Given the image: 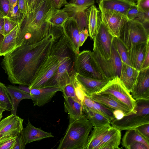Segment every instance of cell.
Wrapping results in <instances>:
<instances>
[{"mask_svg":"<svg viewBox=\"0 0 149 149\" xmlns=\"http://www.w3.org/2000/svg\"><path fill=\"white\" fill-rule=\"evenodd\" d=\"M83 107L84 115L93 127L101 126L110 124V120L104 115L93 110Z\"/></svg>","mask_w":149,"mask_h":149,"instance_id":"1f68e13d","label":"cell"},{"mask_svg":"<svg viewBox=\"0 0 149 149\" xmlns=\"http://www.w3.org/2000/svg\"><path fill=\"white\" fill-rule=\"evenodd\" d=\"M61 91L63 93L64 97H71L79 102L76 97L74 87L71 80L70 82L63 87Z\"/></svg>","mask_w":149,"mask_h":149,"instance_id":"f35d334b","label":"cell"},{"mask_svg":"<svg viewBox=\"0 0 149 149\" xmlns=\"http://www.w3.org/2000/svg\"><path fill=\"white\" fill-rule=\"evenodd\" d=\"M141 11L139 10L136 4L132 6L127 11L126 16L128 20L134 19L136 18Z\"/></svg>","mask_w":149,"mask_h":149,"instance_id":"60d3db41","label":"cell"},{"mask_svg":"<svg viewBox=\"0 0 149 149\" xmlns=\"http://www.w3.org/2000/svg\"><path fill=\"white\" fill-rule=\"evenodd\" d=\"M113 37L101 21L97 33L94 38L92 52L94 57L107 60L110 58Z\"/></svg>","mask_w":149,"mask_h":149,"instance_id":"30bf717a","label":"cell"},{"mask_svg":"<svg viewBox=\"0 0 149 149\" xmlns=\"http://www.w3.org/2000/svg\"><path fill=\"white\" fill-rule=\"evenodd\" d=\"M49 0H44L26 16L20 24L16 41L29 45L36 43L47 36L50 24L45 21L52 7Z\"/></svg>","mask_w":149,"mask_h":149,"instance_id":"7a4b0ae2","label":"cell"},{"mask_svg":"<svg viewBox=\"0 0 149 149\" xmlns=\"http://www.w3.org/2000/svg\"><path fill=\"white\" fill-rule=\"evenodd\" d=\"M20 24L4 36L0 44V56H4L16 47V41Z\"/></svg>","mask_w":149,"mask_h":149,"instance_id":"484cf974","label":"cell"},{"mask_svg":"<svg viewBox=\"0 0 149 149\" xmlns=\"http://www.w3.org/2000/svg\"><path fill=\"white\" fill-rule=\"evenodd\" d=\"M8 0L10 5L9 17L19 24H20L23 19V18L19 13L18 0Z\"/></svg>","mask_w":149,"mask_h":149,"instance_id":"e575fe53","label":"cell"},{"mask_svg":"<svg viewBox=\"0 0 149 149\" xmlns=\"http://www.w3.org/2000/svg\"><path fill=\"white\" fill-rule=\"evenodd\" d=\"M127 1L132 2L134 3H136L138 0H124Z\"/></svg>","mask_w":149,"mask_h":149,"instance_id":"680465c9","label":"cell"},{"mask_svg":"<svg viewBox=\"0 0 149 149\" xmlns=\"http://www.w3.org/2000/svg\"><path fill=\"white\" fill-rule=\"evenodd\" d=\"M111 127L110 124L94 127L89 134L85 149H99L102 139Z\"/></svg>","mask_w":149,"mask_h":149,"instance_id":"cb8c5ba5","label":"cell"},{"mask_svg":"<svg viewBox=\"0 0 149 149\" xmlns=\"http://www.w3.org/2000/svg\"><path fill=\"white\" fill-rule=\"evenodd\" d=\"M83 106L93 110L104 115L111 121L115 118L113 114V110L93 100L86 95L82 102Z\"/></svg>","mask_w":149,"mask_h":149,"instance_id":"4316f807","label":"cell"},{"mask_svg":"<svg viewBox=\"0 0 149 149\" xmlns=\"http://www.w3.org/2000/svg\"><path fill=\"white\" fill-rule=\"evenodd\" d=\"M95 0H70L63 8L68 13L69 17L76 13L85 10L93 5Z\"/></svg>","mask_w":149,"mask_h":149,"instance_id":"f546056e","label":"cell"},{"mask_svg":"<svg viewBox=\"0 0 149 149\" xmlns=\"http://www.w3.org/2000/svg\"><path fill=\"white\" fill-rule=\"evenodd\" d=\"M10 5L8 0H0V12L5 16L9 17Z\"/></svg>","mask_w":149,"mask_h":149,"instance_id":"ee69618b","label":"cell"},{"mask_svg":"<svg viewBox=\"0 0 149 149\" xmlns=\"http://www.w3.org/2000/svg\"><path fill=\"white\" fill-rule=\"evenodd\" d=\"M44 0H37L36 6Z\"/></svg>","mask_w":149,"mask_h":149,"instance_id":"91938a15","label":"cell"},{"mask_svg":"<svg viewBox=\"0 0 149 149\" xmlns=\"http://www.w3.org/2000/svg\"><path fill=\"white\" fill-rule=\"evenodd\" d=\"M0 107L5 111L13 110V107L10 98L3 83L0 82Z\"/></svg>","mask_w":149,"mask_h":149,"instance_id":"d6a6232c","label":"cell"},{"mask_svg":"<svg viewBox=\"0 0 149 149\" xmlns=\"http://www.w3.org/2000/svg\"><path fill=\"white\" fill-rule=\"evenodd\" d=\"M88 29H85L81 31L79 33V43L80 47L82 46L88 36Z\"/></svg>","mask_w":149,"mask_h":149,"instance_id":"c3c4849f","label":"cell"},{"mask_svg":"<svg viewBox=\"0 0 149 149\" xmlns=\"http://www.w3.org/2000/svg\"><path fill=\"white\" fill-rule=\"evenodd\" d=\"M94 58L106 79L110 80L116 77H120L122 62L112 43L109 59L106 60L99 58Z\"/></svg>","mask_w":149,"mask_h":149,"instance_id":"8fae6325","label":"cell"},{"mask_svg":"<svg viewBox=\"0 0 149 149\" xmlns=\"http://www.w3.org/2000/svg\"><path fill=\"white\" fill-rule=\"evenodd\" d=\"M61 56L51 51L50 54L37 71L29 89L44 88L56 72L61 62Z\"/></svg>","mask_w":149,"mask_h":149,"instance_id":"ba28073f","label":"cell"},{"mask_svg":"<svg viewBox=\"0 0 149 149\" xmlns=\"http://www.w3.org/2000/svg\"><path fill=\"white\" fill-rule=\"evenodd\" d=\"M69 17L68 13L63 8L57 9L52 6L47 15L45 21L51 25L62 26Z\"/></svg>","mask_w":149,"mask_h":149,"instance_id":"83f0119b","label":"cell"},{"mask_svg":"<svg viewBox=\"0 0 149 149\" xmlns=\"http://www.w3.org/2000/svg\"><path fill=\"white\" fill-rule=\"evenodd\" d=\"M121 131L120 130L115 136L101 146L100 149H120L119 146L121 143Z\"/></svg>","mask_w":149,"mask_h":149,"instance_id":"8d00e7d4","label":"cell"},{"mask_svg":"<svg viewBox=\"0 0 149 149\" xmlns=\"http://www.w3.org/2000/svg\"><path fill=\"white\" fill-rule=\"evenodd\" d=\"M148 67H149V44L148 45L146 53L140 70L144 69Z\"/></svg>","mask_w":149,"mask_h":149,"instance_id":"681fc988","label":"cell"},{"mask_svg":"<svg viewBox=\"0 0 149 149\" xmlns=\"http://www.w3.org/2000/svg\"><path fill=\"white\" fill-rule=\"evenodd\" d=\"M30 89V94L34 106L41 107L51 100L57 92L61 91L58 87H45Z\"/></svg>","mask_w":149,"mask_h":149,"instance_id":"2e32d148","label":"cell"},{"mask_svg":"<svg viewBox=\"0 0 149 149\" xmlns=\"http://www.w3.org/2000/svg\"><path fill=\"white\" fill-rule=\"evenodd\" d=\"M52 7L57 9H60L67 3L66 0H49Z\"/></svg>","mask_w":149,"mask_h":149,"instance_id":"7dc6e473","label":"cell"},{"mask_svg":"<svg viewBox=\"0 0 149 149\" xmlns=\"http://www.w3.org/2000/svg\"><path fill=\"white\" fill-rule=\"evenodd\" d=\"M149 40L132 47L128 50V59L130 65L140 71L145 56Z\"/></svg>","mask_w":149,"mask_h":149,"instance_id":"ac0fdd59","label":"cell"},{"mask_svg":"<svg viewBox=\"0 0 149 149\" xmlns=\"http://www.w3.org/2000/svg\"><path fill=\"white\" fill-rule=\"evenodd\" d=\"M112 43L122 62L130 65L128 59V50L123 43L118 38L116 37L113 38Z\"/></svg>","mask_w":149,"mask_h":149,"instance_id":"836d02e7","label":"cell"},{"mask_svg":"<svg viewBox=\"0 0 149 149\" xmlns=\"http://www.w3.org/2000/svg\"><path fill=\"white\" fill-rule=\"evenodd\" d=\"M28 7L29 13L33 11L35 8L37 0H27Z\"/></svg>","mask_w":149,"mask_h":149,"instance_id":"f5cc1de1","label":"cell"},{"mask_svg":"<svg viewBox=\"0 0 149 149\" xmlns=\"http://www.w3.org/2000/svg\"><path fill=\"white\" fill-rule=\"evenodd\" d=\"M24 119L17 115L11 114L0 121V137L16 136L22 131Z\"/></svg>","mask_w":149,"mask_h":149,"instance_id":"4fadbf2b","label":"cell"},{"mask_svg":"<svg viewBox=\"0 0 149 149\" xmlns=\"http://www.w3.org/2000/svg\"><path fill=\"white\" fill-rule=\"evenodd\" d=\"M86 95L94 101L102 104L111 109L122 111L125 113V115H128L132 112L126 105L109 95L93 93Z\"/></svg>","mask_w":149,"mask_h":149,"instance_id":"e0dca14e","label":"cell"},{"mask_svg":"<svg viewBox=\"0 0 149 149\" xmlns=\"http://www.w3.org/2000/svg\"><path fill=\"white\" fill-rule=\"evenodd\" d=\"M65 111L68 113L69 118L79 119L84 116L82 104L71 97H64Z\"/></svg>","mask_w":149,"mask_h":149,"instance_id":"d4e9b609","label":"cell"},{"mask_svg":"<svg viewBox=\"0 0 149 149\" xmlns=\"http://www.w3.org/2000/svg\"><path fill=\"white\" fill-rule=\"evenodd\" d=\"M128 149H149V148L144 143L141 142H137L130 146Z\"/></svg>","mask_w":149,"mask_h":149,"instance_id":"f907efd6","label":"cell"},{"mask_svg":"<svg viewBox=\"0 0 149 149\" xmlns=\"http://www.w3.org/2000/svg\"><path fill=\"white\" fill-rule=\"evenodd\" d=\"M113 112L115 119L117 120L121 119L125 115V113L120 110H114Z\"/></svg>","mask_w":149,"mask_h":149,"instance_id":"816d5d0a","label":"cell"},{"mask_svg":"<svg viewBox=\"0 0 149 149\" xmlns=\"http://www.w3.org/2000/svg\"><path fill=\"white\" fill-rule=\"evenodd\" d=\"M71 80L74 87L76 97L78 101L82 104L86 94L81 85L77 79L75 73L71 77Z\"/></svg>","mask_w":149,"mask_h":149,"instance_id":"d590c367","label":"cell"},{"mask_svg":"<svg viewBox=\"0 0 149 149\" xmlns=\"http://www.w3.org/2000/svg\"><path fill=\"white\" fill-rule=\"evenodd\" d=\"M100 1V0H97V1L98 2L99 1Z\"/></svg>","mask_w":149,"mask_h":149,"instance_id":"94428289","label":"cell"},{"mask_svg":"<svg viewBox=\"0 0 149 149\" xmlns=\"http://www.w3.org/2000/svg\"><path fill=\"white\" fill-rule=\"evenodd\" d=\"M135 129L145 139L149 141V123L141 125Z\"/></svg>","mask_w":149,"mask_h":149,"instance_id":"b9f144b4","label":"cell"},{"mask_svg":"<svg viewBox=\"0 0 149 149\" xmlns=\"http://www.w3.org/2000/svg\"><path fill=\"white\" fill-rule=\"evenodd\" d=\"M86 11L88 35L93 39L101 21L100 11L94 4L88 8Z\"/></svg>","mask_w":149,"mask_h":149,"instance_id":"603a6c76","label":"cell"},{"mask_svg":"<svg viewBox=\"0 0 149 149\" xmlns=\"http://www.w3.org/2000/svg\"><path fill=\"white\" fill-rule=\"evenodd\" d=\"M100 11L102 22L113 37L118 38L123 26L128 20L126 16L113 10H103Z\"/></svg>","mask_w":149,"mask_h":149,"instance_id":"7c38bea8","label":"cell"},{"mask_svg":"<svg viewBox=\"0 0 149 149\" xmlns=\"http://www.w3.org/2000/svg\"><path fill=\"white\" fill-rule=\"evenodd\" d=\"M21 134L26 145L33 141L54 137L51 132H45L41 129L34 127L29 119L26 126L23 128Z\"/></svg>","mask_w":149,"mask_h":149,"instance_id":"d6986e66","label":"cell"},{"mask_svg":"<svg viewBox=\"0 0 149 149\" xmlns=\"http://www.w3.org/2000/svg\"><path fill=\"white\" fill-rule=\"evenodd\" d=\"M26 145L21 132L16 136L15 142L12 149H24Z\"/></svg>","mask_w":149,"mask_h":149,"instance_id":"bcb514c9","label":"cell"},{"mask_svg":"<svg viewBox=\"0 0 149 149\" xmlns=\"http://www.w3.org/2000/svg\"><path fill=\"white\" fill-rule=\"evenodd\" d=\"M18 87L24 92L30 94V89L28 86L24 85H19V86Z\"/></svg>","mask_w":149,"mask_h":149,"instance_id":"11a10c76","label":"cell"},{"mask_svg":"<svg viewBox=\"0 0 149 149\" xmlns=\"http://www.w3.org/2000/svg\"><path fill=\"white\" fill-rule=\"evenodd\" d=\"M4 16L2 13L0 12V33L3 35L4 34L3 26Z\"/></svg>","mask_w":149,"mask_h":149,"instance_id":"db71d44e","label":"cell"},{"mask_svg":"<svg viewBox=\"0 0 149 149\" xmlns=\"http://www.w3.org/2000/svg\"><path fill=\"white\" fill-rule=\"evenodd\" d=\"M149 123V99L136 100L133 111L121 119H114L111 121V126L121 131L134 129L145 124Z\"/></svg>","mask_w":149,"mask_h":149,"instance_id":"5b68a950","label":"cell"},{"mask_svg":"<svg viewBox=\"0 0 149 149\" xmlns=\"http://www.w3.org/2000/svg\"><path fill=\"white\" fill-rule=\"evenodd\" d=\"M76 77L81 85L86 95L95 93L102 89L109 80H99L85 77L75 73Z\"/></svg>","mask_w":149,"mask_h":149,"instance_id":"ffe728a7","label":"cell"},{"mask_svg":"<svg viewBox=\"0 0 149 149\" xmlns=\"http://www.w3.org/2000/svg\"><path fill=\"white\" fill-rule=\"evenodd\" d=\"M6 87L10 96L13 107L11 114L16 115L17 107L20 102L24 99H31V96L30 94L24 92L15 86L8 85Z\"/></svg>","mask_w":149,"mask_h":149,"instance_id":"f1b7e54d","label":"cell"},{"mask_svg":"<svg viewBox=\"0 0 149 149\" xmlns=\"http://www.w3.org/2000/svg\"><path fill=\"white\" fill-rule=\"evenodd\" d=\"M136 5L139 10L141 12L149 11V0H138Z\"/></svg>","mask_w":149,"mask_h":149,"instance_id":"f6af8a7d","label":"cell"},{"mask_svg":"<svg viewBox=\"0 0 149 149\" xmlns=\"http://www.w3.org/2000/svg\"><path fill=\"white\" fill-rule=\"evenodd\" d=\"M53 40L49 31L40 41L31 45H20L4 56L1 64L10 82L29 86L50 55Z\"/></svg>","mask_w":149,"mask_h":149,"instance_id":"6da1fadb","label":"cell"},{"mask_svg":"<svg viewBox=\"0 0 149 149\" xmlns=\"http://www.w3.org/2000/svg\"><path fill=\"white\" fill-rule=\"evenodd\" d=\"M19 24L9 17H4L3 35L4 36L12 30Z\"/></svg>","mask_w":149,"mask_h":149,"instance_id":"ab89813d","label":"cell"},{"mask_svg":"<svg viewBox=\"0 0 149 149\" xmlns=\"http://www.w3.org/2000/svg\"><path fill=\"white\" fill-rule=\"evenodd\" d=\"M130 93L135 100L149 99V67L140 70Z\"/></svg>","mask_w":149,"mask_h":149,"instance_id":"5bb4252c","label":"cell"},{"mask_svg":"<svg viewBox=\"0 0 149 149\" xmlns=\"http://www.w3.org/2000/svg\"><path fill=\"white\" fill-rule=\"evenodd\" d=\"M73 50L76 54L79 53V33L80 32L77 22L73 17H69L62 26Z\"/></svg>","mask_w":149,"mask_h":149,"instance_id":"9a60e30c","label":"cell"},{"mask_svg":"<svg viewBox=\"0 0 149 149\" xmlns=\"http://www.w3.org/2000/svg\"><path fill=\"white\" fill-rule=\"evenodd\" d=\"M126 88L118 77L109 80L96 94H106L111 95L126 105L132 111L135 105L136 100Z\"/></svg>","mask_w":149,"mask_h":149,"instance_id":"9c48e42d","label":"cell"},{"mask_svg":"<svg viewBox=\"0 0 149 149\" xmlns=\"http://www.w3.org/2000/svg\"><path fill=\"white\" fill-rule=\"evenodd\" d=\"M5 110L3 109L0 107V121L3 117V113Z\"/></svg>","mask_w":149,"mask_h":149,"instance_id":"9f6ffc18","label":"cell"},{"mask_svg":"<svg viewBox=\"0 0 149 149\" xmlns=\"http://www.w3.org/2000/svg\"><path fill=\"white\" fill-rule=\"evenodd\" d=\"M16 136L9 135L0 137V149H12Z\"/></svg>","mask_w":149,"mask_h":149,"instance_id":"74e56055","label":"cell"},{"mask_svg":"<svg viewBox=\"0 0 149 149\" xmlns=\"http://www.w3.org/2000/svg\"><path fill=\"white\" fill-rule=\"evenodd\" d=\"M137 142L144 143L149 148V141L145 139L135 129L127 130L122 139L123 147L128 149L130 146Z\"/></svg>","mask_w":149,"mask_h":149,"instance_id":"4dcf8cb0","label":"cell"},{"mask_svg":"<svg viewBox=\"0 0 149 149\" xmlns=\"http://www.w3.org/2000/svg\"><path fill=\"white\" fill-rule=\"evenodd\" d=\"M74 69L76 73L85 77L99 80L106 79L90 50H84L76 54Z\"/></svg>","mask_w":149,"mask_h":149,"instance_id":"52a82bcc","label":"cell"},{"mask_svg":"<svg viewBox=\"0 0 149 149\" xmlns=\"http://www.w3.org/2000/svg\"><path fill=\"white\" fill-rule=\"evenodd\" d=\"M118 38L128 50L134 46L149 40V31L139 22L127 20L123 26Z\"/></svg>","mask_w":149,"mask_h":149,"instance_id":"8992f818","label":"cell"},{"mask_svg":"<svg viewBox=\"0 0 149 149\" xmlns=\"http://www.w3.org/2000/svg\"><path fill=\"white\" fill-rule=\"evenodd\" d=\"M139 71L129 65L122 63L119 79L130 93L136 80Z\"/></svg>","mask_w":149,"mask_h":149,"instance_id":"7402d4cb","label":"cell"},{"mask_svg":"<svg viewBox=\"0 0 149 149\" xmlns=\"http://www.w3.org/2000/svg\"><path fill=\"white\" fill-rule=\"evenodd\" d=\"M93 127L85 115L79 119L69 118L68 125L57 149H85Z\"/></svg>","mask_w":149,"mask_h":149,"instance_id":"277c9868","label":"cell"},{"mask_svg":"<svg viewBox=\"0 0 149 149\" xmlns=\"http://www.w3.org/2000/svg\"><path fill=\"white\" fill-rule=\"evenodd\" d=\"M51 51L59 55L61 62L56 72L48 81L45 87H58L61 91L63 87L71 81L75 73L74 65L76 54L64 33L54 40Z\"/></svg>","mask_w":149,"mask_h":149,"instance_id":"3957f363","label":"cell"},{"mask_svg":"<svg viewBox=\"0 0 149 149\" xmlns=\"http://www.w3.org/2000/svg\"><path fill=\"white\" fill-rule=\"evenodd\" d=\"M99 8L101 10H110L120 13L126 16L128 10L136 3L124 0H100Z\"/></svg>","mask_w":149,"mask_h":149,"instance_id":"44dd1931","label":"cell"},{"mask_svg":"<svg viewBox=\"0 0 149 149\" xmlns=\"http://www.w3.org/2000/svg\"><path fill=\"white\" fill-rule=\"evenodd\" d=\"M4 36L2 34L0 33V44L1 42L3 41Z\"/></svg>","mask_w":149,"mask_h":149,"instance_id":"6f0895ef","label":"cell"},{"mask_svg":"<svg viewBox=\"0 0 149 149\" xmlns=\"http://www.w3.org/2000/svg\"><path fill=\"white\" fill-rule=\"evenodd\" d=\"M18 6L20 13L24 19L29 14L28 5L27 0H18Z\"/></svg>","mask_w":149,"mask_h":149,"instance_id":"7bdbcfd3","label":"cell"}]
</instances>
